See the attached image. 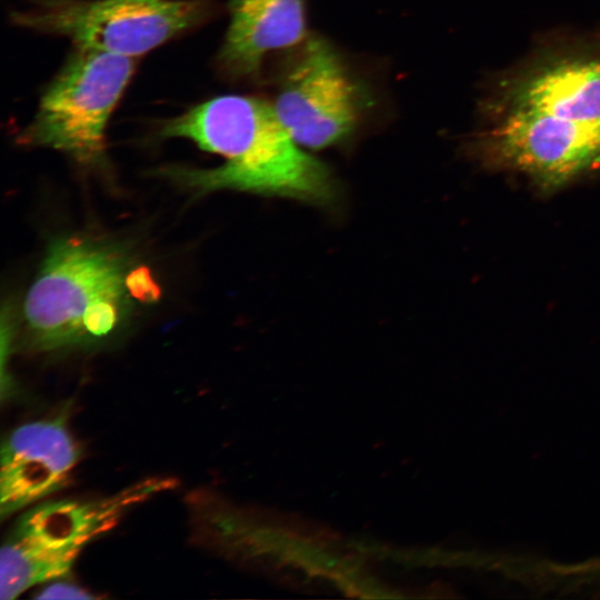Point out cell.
<instances>
[{
  "mask_svg": "<svg viewBox=\"0 0 600 600\" xmlns=\"http://www.w3.org/2000/svg\"><path fill=\"white\" fill-rule=\"evenodd\" d=\"M161 138H184L224 158L213 169L168 168L163 174L194 193L246 191L331 204L338 188L328 167L292 139L271 103L226 94L166 121Z\"/></svg>",
  "mask_w": 600,
  "mask_h": 600,
  "instance_id": "cell-1",
  "label": "cell"
},
{
  "mask_svg": "<svg viewBox=\"0 0 600 600\" xmlns=\"http://www.w3.org/2000/svg\"><path fill=\"white\" fill-rule=\"evenodd\" d=\"M129 271L126 252L114 244L54 240L23 304L31 346L53 351L108 339L129 311Z\"/></svg>",
  "mask_w": 600,
  "mask_h": 600,
  "instance_id": "cell-2",
  "label": "cell"
},
{
  "mask_svg": "<svg viewBox=\"0 0 600 600\" xmlns=\"http://www.w3.org/2000/svg\"><path fill=\"white\" fill-rule=\"evenodd\" d=\"M482 129L600 154V53L570 50L508 76L484 102Z\"/></svg>",
  "mask_w": 600,
  "mask_h": 600,
  "instance_id": "cell-3",
  "label": "cell"
},
{
  "mask_svg": "<svg viewBox=\"0 0 600 600\" xmlns=\"http://www.w3.org/2000/svg\"><path fill=\"white\" fill-rule=\"evenodd\" d=\"M174 484L170 478L153 477L101 499L34 506L19 518L2 544L1 600L62 578L89 542L113 529L131 508Z\"/></svg>",
  "mask_w": 600,
  "mask_h": 600,
  "instance_id": "cell-4",
  "label": "cell"
},
{
  "mask_svg": "<svg viewBox=\"0 0 600 600\" xmlns=\"http://www.w3.org/2000/svg\"><path fill=\"white\" fill-rule=\"evenodd\" d=\"M133 70L132 58L78 48L43 92L19 142L59 150L86 166L104 162V130Z\"/></svg>",
  "mask_w": 600,
  "mask_h": 600,
  "instance_id": "cell-5",
  "label": "cell"
},
{
  "mask_svg": "<svg viewBox=\"0 0 600 600\" xmlns=\"http://www.w3.org/2000/svg\"><path fill=\"white\" fill-rule=\"evenodd\" d=\"M194 0H36L14 12L22 28L63 36L78 47L136 58L203 16Z\"/></svg>",
  "mask_w": 600,
  "mask_h": 600,
  "instance_id": "cell-6",
  "label": "cell"
},
{
  "mask_svg": "<svg viewBox=\"0 0 600 600\" xmlns=\"http://www.w3.org/2000/svg\"><path fill=\"white\" fill-rule=\"evenodd\" d=\"M366 102L362 84L338 51L320 37H307L286 68L272 106L300 147L320 150L351 136Z\"/></svg>",
  "mask_w": 600,
  "mask_h": 600,
  "instance_id": "cell-7",
  "label": "cell"
},
{
  "mask_svg": "<svg viewBox=\"0 0 600 600\" xmlns=\"http://www.w3.org/2000/svg\"><path fill=\"white\" fill-rule=\"evenodd\" d=\"M78 460L64 416L16 428L1 447V519L64 488Z\"/></svg>",
  "mask_w": 600,
  "mask_h": 600,
  "instance_id": "cell-8",
  "label": "cell"
},
{
  "mask_svg": "<svg viewBox=\"0 0 600 600\" xmlns=\"http://www.w3.org/2000/svg\"><path fill=\"white\" fill-rule=\"evenodd\" d=\"M306 38L304 0H231L220 60L236 76L256 74L269 53Z\"/></svg>",
  "mask_w": 600,
  "mask_h": 600,
  "instance_id": "cell-9",
  "label": "cell"
},
{
  "mask_svg": "<svg viewBox=\"0 0 600 600\" xmlns=\"http://www.w3.org/2000/svg\"><path fill=\"white\" fill-rule=\"evenodd\" d=\"M127 287L132 298L143 302H153L160 297V288L146 267H138L129 271Z\"/></svg>",
  "mask_w": 600,
  "mask_h": 600,
  "instance_id": "cell-10",
  "label": "cell"
},
{
  "mask_svg": "<svg viewBox=\"0 0 600 600\" xmlns=\"http://www.w3.org/2000/svg\"><path fill=\"white\" fill-rule=\"evenodd\" d=\"M37 599H94L96 596L74 584L56 582L44 588Z\"/></svg>",
  "mask_w": 600,
  "mask_h": 600,
  "instance_id": "cell-11",
  "label": "cell"
}]
</instances>
